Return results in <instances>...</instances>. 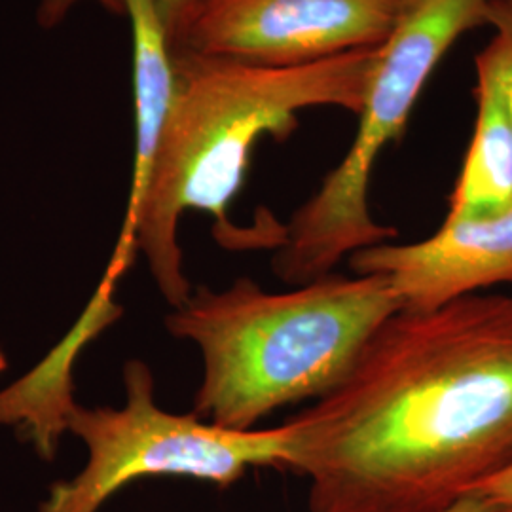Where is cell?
Here are the masks:
<instances>
[{"label": "cell", "instance_id": "8", "mask_svg": "<svg viewBox=\"0 0 512 512\" xmlns=\"http://www.w3.org/2000/svg\"><path fill=\"white\" fill-rule=\"evenodd\" d=\"M112 287L103 279L90 308L67 340L31 374L0 393V425H25L44 459L54 458L59 437L67 431V416L76 404L71 382L74 355L120 315L110 300Z\"/></svg>", "mask_w": 512, "mask_h": 512}, {"label": "cell", "instance_id": "14", "mask_svg": "<svg viewBox=\"0 0 512 512\" xmlns=\"http://www.w3.org/2000/svg\"><path fill=\"white\" fill-rule=\"evenodd\" d=\"M444 512H497L494 505L478 492L465 495L463 499H459L456 505H452L450 509Z\"/></svg>", "mask_w": 512, "mask_h": 512}, {"label": "cell", "instance_id": "7", "mask_svg": "<svg viewBox=\"0 0 512 512\" xmlns=\"http://www.w3.org/2000/svg\"><path fill=\"white\" fill-rule=\"evenodd\" d=\"M353 274L385 275L403 310L431 311L512 283V209L484 219H444L431 238L380 243L348 258Z\"/></svg>", "mask_w": 512, "mask_h": 512}, {"label": "cell", "instance_id": "5", "mask_svg": "<svg viewBox=\"0 0 512 512\" xmlns=\"http://www.w3.org/2000/svg\"><path fill=\"white\" fill-rule=\"evenodd\" d=\"M126 406L84 408L74 404L67 431L84 442L88 459L78 475L55 482L38 512H99L128 484L154 476H183L230 488L249 469H283L291 431H234L196 414H173L156 403L150 366H124Z\"/></svg>", "mask_w": 512, "mask_h": 512}, {"label": "cell", "instance_id": "15", "mask_svg": "<svg viewBox=\"0 0 512 512\" xmlns=\"http://www.w3.org/2000/svg\"><path fill=\"white\" fill-rule=\"evenodd\" d=\"M6 370V357H4V353L0 351V372H4Z\"/></svg>", "mask_w": 512, "mask_h": 512}, {"label": "cell", "instance_id": "9", "mask_svg": "<svg viewBox=\"0 0 512 512\" xmlns=\"http://www.w3.org/2000/svg\"><path fill=\"white\" fill-rule=\"evenodd\" d=\"M476 120L446 219H484L512 209V122L488 78L476 76Z\"/></svg>", "mask_w": 512, "mask_h": 512}, {"label": "cell", "instance_id": "4", "mask_svg": "<svg viewBox=\"0 0 512 512\" xmlns=\"http://www.w3.org/2000/svg\"><path fill=\"white\" fill-rule=\"evenodd\" d=\"M492 0H410L376 59L359 128L344 160L302 203L277 247L272 270L291 287L332 274L361 249L399 236L374 220L368 205L372 169L389 143L401 139L423 88L459 38L488 25Z\"/></svg>", "mask_w": 512, "mask_h": 512}, {"label": "cell", "instance_id": "11", "mask_svg": "<svg viewBox=\"0 0 512 512\" xmlns=\"http://www.w3.org/2000/svg\"><path fill=\"white\" fill-rule=\"evenodd\" d=\"M84 0H40L37 8V21L42 29H54L69 16L76 4ZM105 8L112 16L128 18V0H92Z\"/></svg>", "mask_w": 512, "mask_h": 512}, {"label": "cell", "instance_id": "6", "mask_svg": "<svg viewBox=\"0 0 512 512\" xmlns=\"http://www.w3.org/2000/svg\"><path fill=\"white\" fill-rule=\"evenodd\" d=\"M410 0H200L173 50L289 69L384 46Z\"/></svg>", "mask_w": 512, "mask_h": 512}, {"label": "cell", "instance_id": "2", "mask_svg": "<svg viewBox=\"0 0 512 512\" xmlns=\"http://www.w3.org/2000/svg\"><path fill=\"white\" fill-rule=\"evenodd\" d=\"M380 50L272 69L171 48L173 105L128 243L114 251L107 272L118 279L141 253L167 304L181 308L194 291L179 245L184 213H209L215 239L228 234L236 226L228 207L243 186L256 143L289 137L302 110L336 107L359 114Z\"/></svg>", "mask_w": 512, "mask_h": 512}, {"label": "cell", "instance_id": "16", "mask_svg": "<svg viewBox=\"0 0 512 512\" xmlns=\"http://www.w3.org/2000/svg\"><path fill=\"white\" fill-rule=\"evenodd\" d=\"M497 512H511V511H497Z\"/></svg>", "mask_w": 512, "mask_h": 512}, {"label": "cell", "instance_id": "12", "mask_svg": "<svg viewBox=\"0 0 512 512\" xmlns=\"http://www.w3.org/2000/svg\"><path fill=\"white\" fill-rule=\"evenodd\" d=\"M198 4L200 0H160V12L164 18L169 44L179 37Z\"/></svg>", "mask_w": 512, "mask_h": 512}, {"label": "cell", "instance_id": "1", "mask_svg": "<svg viewBox=\"0 0 512 512\" xmlns=\"http://www.w3.org/2000/svg\"><path fill=\"white\" fill-rule=\"evenodd\" d=\"M310 512H444L512 467V294L401 310L285 421Z\"/></svg>", "mask_w": 512, "mask_h": 512}, {"label": "cell", "instance_id": "13", "mask_svg": "<svg viewBox=\"0 0 512 512\" xmlns=\"http://www.w3.org/2000/svg\"><path fill=\"white\" fill-rule=\"evenodd\" d=\"M476 492L484 495L497 511L512 512V467L484 482Z\"/></svg>", "mask_w": 512, "mask_h": 512}, {"label": "cell", "instance_id": "3", "mask_svg": "<svg viewBox=\"0 0 512 512\" xmlns=\"http://www.w3.org/2000/svg\"><path fill=\"white\" fill-rule=\"evenodd\" d=\"M401 310L385 275L332 272L285 293L243 275L222 291L194 289L164 325L202 351L192 414L249 431L281 406L325 397L370 336Z\"/></svg>", "mask_w": 512, "mask_h": 512}, {"label": "cell", "instance_id": "10", "mask_svg": "<svg viewBox=\"0 0 512 512\" xmlns=\"http://www.w3.org/2000/svg\"><path fill=\"white\" fill-rule=\"evenodd\" d=\"M488 27L492 38L476 54V76L494 84L512 122V0H492Z\"/></svg>", "mask_w": 512, "mask_h": 512}]
</instances>
